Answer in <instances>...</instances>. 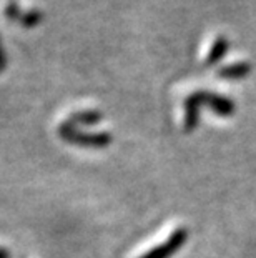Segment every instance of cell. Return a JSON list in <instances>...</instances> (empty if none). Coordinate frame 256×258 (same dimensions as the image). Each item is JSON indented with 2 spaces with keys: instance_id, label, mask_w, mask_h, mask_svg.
<instances>
[{
  "instance_id": "cell-10",
  "label": "cell",
  "mask_w": 256,
  "mask_h": 258,
  "mask_svg": "<svg viewBox=\"0 0 256 258\" xmlns=\"http://www.w3.org/2000/svg\"><path fill=\"white\" fill-rule=\"evenodd\" d=\"M2 258H10V253L7 248H2Z\"/></svg>"
},
{
  "instance_id": "cell-7",
  "label": "cell",
  "mask_w": 256,
  "mask_h": 258,
  "mask_svg": "<svg viewBox=\"0 0 256 258\" xmlns=\"http://www.w3.org/2000/svg\"><path fill=\"white\" fill-rule=\"evenodd\" d=\"M103 118V113L100 110H80L73 112L68 117V122H72L75 127L77 125H83V127H90V125L100 123Z\"/></svg>"
},
{
  "instance_id": "cell-3",
  "label": "cell",
  "mask_w": 256,
  "mask_h": 258,
  "mask_svg": "<svg viewBox=\"0 0 256 258\" xmlns=\"http://www.w3.org/2000/svg\"><path fill=\"white\" fill-rule=\"evenodd\" d=\"M203 90H197L185 98L183 102V108H185V117H183V130L187 134H192V132L198 127L200 122V110L203 108Z\"/></svg>"
},
{
  "instance_id": "cell-8",
  "label": "cell",
  "mask_w": 256,
  "mask_h": 258,
  "mask_svg": "<svg viewBox=\"0 0 256 258\" xmlns=\"http://www.w3.org/2000/svg\"><path fill=\"white\" fill-rule=\"evenodd\" d=\"M42 17L43 15L39 9H30V10H27V12L22 14L20 25L24 27V29H34V27H37L40 24Z\"/></svg>"
},
{
  "instance_id": "cell-5",
  "label": "cell",
  "mask_w": 256,
  "mask_h": 258,
  "mask_svg": "<svg viewBox=\"0 0 256 258\" xmlns=\"http://www.w3.org/2000/svg\"><path fill=\"white\" fill-rule=\"evenodd\" d=\"M249 72H251V65L248 62H233L230 65L218 69L216 75L221 80H241L244 79Z\"/></svg>"
},
{
  "instance_id": "cell-1",
  "label": "cell",
  "mask_w": 256,
  "mask_h": 258,
  "mask_svg": "<svg viewBox=\"0 0 256 258\" xmlns=\"http://www.w3.org/2000/svg\"><path fill=\"white\" fill-rule=\"evenodd\" d=\"M58 137L63 142H68L72 145L85 147V148H105L112 144V135L108 132H99V134H89V132H80L77 127L65 120L58 125Z\"/></svg>"
},
{
  "instance_id": "cell-4",
  "label": "cell",
  "mask_w": 256,
  "mask_h": 258,
  "mask_svg": "<svg viewBox=\"0 0 256 258\" xmlns=\"http://www.w3.org/2000/svg\"><path fill=\"white\" fill-rule=\"evenodd\" d=\"M203 105L208 107L220 117H231L235 113V102L228 97H223L220 93H211L203 90Z\"/></svg>"
},
{
  "instance_id": "cell-6",
  "label": "cell",
  "mask_w": 256,
  "mask_h": 258,
  "mask_svg": "<svg viewBox=\"0 0 256 258\" xmlns=\"http://www.w3.org/2000/svg\"><path fill=\"white\" fill-rule=\"evenodd\" d=\"M228 48H230V40H228L225 35H218L213 40V43H211L208 55H206V60H205L206 67H211V65L220 62L228 53Z\"/></svg>"
},
{
  "instance_id": "cell-9",
  "label": "cell",
  "mask_w": 256,
  "mask_h": 258,
  "mask_svg": "<svg viewBox=\"0 0 256 258\" xmlns=\"http://www.w3.org/2000/svg\"><path fill=\"white\" fill-rule=\"evenodd\" d=\"M5 17L9 20H20L22 17V12H20V7L15 0H10V2L5 5Z\"/></svg>"
},
{
  "instance_id": "cell-2",
  "label": "cell",
  "mask_w": 256,
  "mask_h": 258,
  "mask_svg": "<svg viewBox=\"0 0 256 258\" xmlns=\"http://www.w3.org/2000/svg\"><path fill=\"white\" fill-rule=\"evenodd\" d=\"M188 240V230L187 228H177L173 232L165 243L151 248L148 253L141 255L140 258H170L172 255H175L177 251L182 248L185 241Z\"/></svg>"
}]
</instances>
